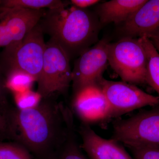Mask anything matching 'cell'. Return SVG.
Listing matches in <instances>:
<instances>
[{"label": "cell", "mask_w": 159, "mask_h": 159, "mask_svg": "<svg viewBox=\"0 0 159 159\" xmlns=\"http://www.w3.org/2000/svg\"><path fill=\"white\" fill-rule=\"evenodd\" d=\"M153 44L155 48L159 53V35L157 33H153L148 37Z\"/></svg>", "instance_id": "23"}, {"label": "cell", "mask_w": 159, "mask_h": 159, "mask_svg": "<svg viewBox=\"0 0 159 159\" xmlns=\"http://www.w3.org/2000/svg\"><path fill=\"white\" fill-rule=\"evenodd\" d=\"M14 99L17 109L26 110L36 107L42 100L41 95L31 89L14 93Z\"/></svg>", "instance_id": "18"}, {"label": "cell", "mask_w": 159, "mask_h": 159, "mask_svg": "<svg viewBox=\"0 0 159 159\" xmlns=\"http://www.w3.org/2000/svg\"><path fill=\"white\" fill-rule=\"evenodd\" d=\"M98 85L109 105L111 117H116L146 106L159 105V97L151 95L134 84L103 78Z\"/></svg>", "instance_id": "7"}, {"label": "cell", "mask_w": 159, "mask_h": 159, "mask_svg": "<svg viewBox=\"0 0 159 159\" xmlns=\"http://www.w3.org/2000/svg\"><path fill=\"white\" fill-rule=\"evenodd\" d=\"M6 89L5 80L3 79L0 72V113L7 119L8 103L6 96Z\"/></svg>", "instance_id": "21"}, {"label": "cell", "mask_w": 159, "mask_h": 159, "mask_svg": "<svg viewBox=\"0 0 159 159\" xmlns=\"http://www.w3.org/2000/svg\"><path fill=\"white\" fill-rule=\"evenodd\" d=\"M134 159H159V147L129 148Z\"/></svg>", "instance_id": "20"}, {"label": "cell", "mask_w": 159, "mask_h": 159, "mask_svg": "<svg viewBox=\"0 0 159 159\" xmlns=\"http://www.w3.org/2000/svg\"><path fill=\"white\" fill-rule=\"evenodd\" d=\"M147 0H111L99 6L98 13L103 24L125 22Z\"/></svg>", "instance_id": "13"}, {"label": "cell", "mask_w": 159, "mask_h": 159, "mask_svg": "<svg viewBox=\"0 0 159 159\" xmlns=\"http://www.w3.org/2000/svg\"><path fill=\"white\" fill-rule=\"evenodd\" d=\"M155 33H157V34H158L159 35V28L158 29V30H157L155 32Z\"/></svg>", "instance_id": "25"}, {"label": "cell", "mask_w": 159, "mask_h": 159, "mask_svg": "<svg viewBox=\"0 0 159 159\" xmlns=\"http://www.w3.org/2000/svg\"><path fill=\"white\" fill-rule=\"evenodd\" d=\"M108 63L124 82L147 84V59L139 38L127 37L107 46Z\"/></svg>", "instance_id": "4"}, {"label": "cell", "mask_w": 159, "mask_h": 159, "mask_svg": "<svg viewBox=\"0 0 159 159\" xmlns=\"http://www.w3.org/2000/svg\"><path fill=\"white\" fill-rule=\"evenodd\" d=\"M146 52L147 63L146 84L157 93L159 97V53L148 37L139 38Z\"/></svg>", "instance_id": "14"}, {"label": "cell", "mask_w": 159, "mask_h": 159, "mask_svg": "<svg viewBox=\"0 0 159 159\" xmlns=\"http://www.w3.org/2000/svg\"><path fill=\"white\" fill-rule=\"evenodd\" d=\"M106 40L99 41L80 55L72 70V83L74 93L92 84H98L108 63Z\"/></svg>", "instance_id": "8"}, {"label": "cell", "mask_w": 159, "mask_h": 159, "mask_svg": "<svg viewBox=\"0 0 159 159\" xmlns=\"http://www.w3.org/2000/svg\"><path fill=\"white\" fill-rule=\"evenodd\" d=\"M46 43L39 22L23 39L5 48L2 55L6 72L20 70L39 80L42 70Z\"/></svg>", "instance_id": "3"}, {"label": "cell", "mask_w": 159, "mask_h": 159, "mask_svg": "<svg viewBox=\"0 0 159 159\" xmlns=\"http://www.w3.org/2000/svg\"><path fill=\"white\" fill-rule=\"evenodd\" d=\"M67 2L60 0H3L0 1V8L32 10L53 9L67 7Z\"/></svg>", "instance_id": "15"}, {"label": "cell", "mask_w": 159, "mask_h": 159, "mask_svg": "<svg viewBox=\"0 0 159 159\" xmlns=\"http://www.w3.org/2000/svg\"><path fill=\"white\" fill-rule=\"evenodd\" d=\"M73 107L86 124L111 117L108 102L98 84L87 86L74 93Z\"/></svg>", "instance_id": "9"}, {"label": "cell", "mask_w": 159, "mask_h": 159, "mask_svg": "<svg viewBox=\"0 0 159 159\" xmlns=\"http://www.w3.org/2000/svg\"><path fill=\"white\" fill-rule=\"evenodd\" d=\"M44 34L50 36L71 56L80 55L88 49L97 34V25L93 14L72 6L47 9L39 22Z\"/></svg>", "instance_id": "2"}, {"label": "cell", "mask_w": 159, "mask_h": 159, "mask_svg": "<svg viewBox=\"0 0 159 159\" xmlns=\"http://www.w3.org/2000/svg\"><path fill=\"white\" fill-rule=\"evenodd\" d=\"M0 159H33L29 151L22 145L0 142Z\"/></svg>", "instance_id": "19"}, {"label": "cell", "mask_w": 159, "mask_h": 159, "mask_svg": "<svg viewBox=\"0 0 159 159\" xmlns=\"http://www.w3.org/2000/svg\"><path fill=\"white\" fill-rule=\"evenodd\" d=\"M112 139L129 148L159 147V105L116 121Z\"/></svg>", "instance_id": "5"}, {"label": "cell", "mask_w": 159, "mask_h": 159, "mask_svg": "<svg viewBox=\"0 0 159 159\" xmlns=\"http://www.w3.org/2000/svg\"><path fill=\"white\" fill-rule=\"evenodd\" d=\"M6 73V89L13 94L31 89L33 84L36 82L33 76L20 70H11Z\"/></svg>", "instance_id": "16"}, {"label": "cell", "mask_w": 159, "mask_h": 159, "mask_svg": "<svg viewBox=\"0 0 159 159\" xmlns=\"http://www.w3.org/2000/svg\"><path fill=\"white\" fill-rule=\"evenodd\" d=\"M98 0H71L70 2L73 6L80 9H84L87 7L95 5L99 2Z\"/></svg>", "instance_id": "22"}, {"label": "cell", "mask_w": 159, "mask_h": 159, "mask_svg": "<svg viewBox=\"0 0 159 159\" xmlns=\"http://www.w3.org/2000/svg\"><path fill=\"white\" fill-rule=\"evenodd\" d=\"M74 120L69 125L68 132L57 155V159H88L81 151L76 139Z\"/></svg>", "instance_id": "17"}, {"label": "cell", "mask_w": 159, "mask_h": 159, "mask_svg": "<svg viewBox=\"0 0 159 159\" xmlns=\"http://www.w3.org/2000/svg\"><path fill=\"white\" fill-rule=\"evenodd\" d=\"M39 20L37 13L32 10L0 9V48L21 40Z\"/></svg>", "instance_id": "10"}, {"label": "cell", "mask_w": 159, "mask_h": 159, "mask_svg": "<svg viewBox=\"0 0 159 159\" xmlns=\"http://www.w3.org/2000/svg\"><path fill=\"white\" fill-rule=\"evenodd\" d=\"M70 57L54 40L46 43L43 62L40 77L37 82V92L43 99L67 90L72 83Z\"/></svg>", "instance_id": "6"}, {"label": "cell", "mask_w": 159, "mask_h": 159, "mask_svg": "<svg viewBox=\"0 0 159 159\" xmlns=\"http://www.w3.org/2000/svg\"><path fill=\"white\" fill-rule=\"evenodd\" d=\"M50 99H43L34 108L17 109L7 119V128L17 144L42 159L57 156L73 119L68 108Z\"/></svg>", "instance_id": "1"}, {"label": "cell", "mask_w": 159, "mask_h": 159, "mask_svg": "<svg viewBox=\"0 0 159 159\" xmlns=\"http://www.w3.org/2000/svg\"><path fill=\"white\" fill-rule=\"evenodd\" d=\"M159 28V0H147L126 21L123 30L129 37H148Z\"/></svg>", "instance_id": "12"}, {"label": "cell", "mask_w": 159, "mask_h": 159, "mask_svg": "<svg viewBox=\"0 0 159 159\" xmlns=\"http://www.w3.org/2000/svg\"><path fill=\"white\" fill-rule=\"evenodd\" d=\"M7 119L0 113V132L7 129Z\"/></svg>", "instance_id": "24"}, {"label": "cell", "mask_w": 159, "mask_h": 159, "mask_svg": "<svg viewBox=\"0 0 159 159\" xmlns=\"http://www.w3.org/2000/svg\"><path fill=\"white\" fill-rule=\"evenodd\" d=\"M80 133L90 159H133L119 142L99 136L87 124L81 125Z\"/></svg>", "instance_id": "11"}]
</instances>
